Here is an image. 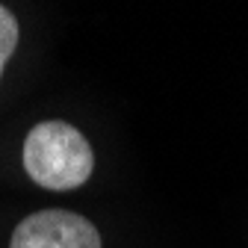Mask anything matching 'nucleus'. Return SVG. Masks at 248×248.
Wrapping results in <instances>:
<instances>
[{
	"instance_id": "2",
	"label": "nucleus",
	"mask_w": 248,
	"mask_h": 248,
	"mask_svg": "<svg viewBox=\"0 0 248 248\" xmlns=\"http://www.w3.org/2000/svg\"><path fill=\"white\" fill-rule=\"evenodd\" d=\"M9 248H101V233L77 213L42 210L18 222Z\"/></svg>"
},
{
	"instance_id": "1",
	"label": "nucleus",
	"mask_w": 248,
	"mask_h": 248,
	"mask_svg": "<svg viewBox=\"0 0 248 248\" xmlns=\"http://www.w3.org/2000/svg\"><path fill=\"white\" fill-rule=\"evenodd\" d=\"M95 154L86 136L65 121H42L24 142V169L45 189H77L89 180Z\"/></svg>"
},
{
	"instance_id": "3",
	"label": "nucleus",
	"mask_w": 248,
	"mask_h": 248,
	"mask_svg": "<svg viewBox=\"0 0 248 248\" xmlns=\"http://www.w3.org/2000/svg\"><path fill=\"white\" fill-rule=\"evenodd\" d=\"M15 45H18V21L6 6H0V74H3L9 56L15 53Z\"/></svg>"
}]
</instances>
